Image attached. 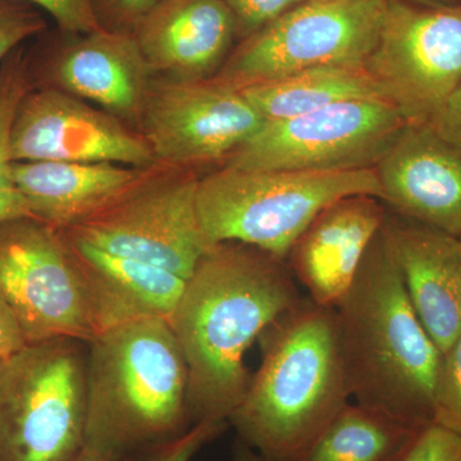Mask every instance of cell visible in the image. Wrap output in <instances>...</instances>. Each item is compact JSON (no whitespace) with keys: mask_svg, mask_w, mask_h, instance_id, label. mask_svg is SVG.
Segmentation results:
<instances>
[{"mask_svg":"<svg viewBox=\"0 0 461 461\" xmlns=\"http://www.w3.org/2000/svg\"><path fill=\"white\" fill-rule=\"evenodd\" d=\"M303 297L286 260L239 242L208 249L169 321L189 372L193 426L229 423L250 382L249 348Z\"/></svg>","mask_w":461,"mask_h":461,"instance_id":"cell-1","label":"cell"},{"mask_svg":"<svg viewBox=\"0 0 461 461\" xmlns=\"http://www.w3.org/2000/svg\"><path fill=\"white\" fill-rule=\"evenodd\" d=\"M333 309L351 399L414 429L432 423L444 354L412 308L384 224Z\"/></svg>","mask_w":461,"mask_h":461,"instance_id":"cell-2","label":"cell"},{"mask_svg":"<svg viewBox=\"0 0 461 461\" xmlns=\"http://www.w3.org/2000/svg\"><path fill=\"white\" fill-rule=\"evenodd\" d=\"M262 363L229 423L268 461H299L351 399L335 309L309 297L260 338Z\"/></svg>","mask_w":461,"mask_h":461,"instance_id":"cell-3","label":"cell"},{"mask_svg":"<svg viewBox=\"0 0 461 461\" xmlns=\"http://www.w3.org/2000/svg\"><path fill=\"white\" fill-rule=\"evenodd\" d=\"M191 426L189 372L168 321H131L91 339L86 446L130 459Z\"/></svg>","mask_w":461,"mask_h":461,"instance_id":"cell-4","label":"cell"},{"mask_svg":"<svg viewBox=\"0 0 461 461\" xmlns=\"http://www.w3.org/2000/svg\"><path fill=\"white\" fill-rule=\"evenodd\" d=\"M355 195L381 198L375 168L315 172L221 166L200 176L196 211L211 247L239 242L287 260L321 212Z\"/></svg>","mask_w":461,"mask_h":461,"instance_id":"cell-5","label":"cell"},{"mask_svg":"<svg viewBox=\"0 0 461 461\" xmlns=\"http://www.w3.org/2000/svg\"><path fill=\"white\" fill-rule=\"evenodd\" d=\"M87 344L26 345L0 369V461H74L86 445Z\"/></svg>","mask_w":461,"mask_h":461,"instance_id":"cell-6","label":"cell"},{"mask_svg":"<svg viewBox=\"0 0 461 461\" xmlns=\"http://www.w3.org/2000/svg\"><path fill=\"white\" fill-rule=\"evenodd\" d=\"M202 175L195 169L156 163L144 168L113 202L62 232L189 280L211 248L196 211Z\"/></svg>","mask_w":461,"mask_h":461,"instance_id":"cell-7","label":"cell"},{"mask_svg":"<svg viewBox=\"0 0 461 461\" xmlns=\"http://www.w3.org/2000/svg\"><path fill=\"white\" fill-rule=\"evenodd\" d=\"M387 0L304 2L235 45L213 80L236 90L321 66L364 67Z\"/></svg>","mask_w":461,"mask_h":461,"instance_id":"cell-8","label":"cell"},{"mask_svg":"<svg viewBox=\"0 0 461 461\" xmlns=\"http://www.w3.org/2000/svg\"><path fill=\"white\" fill-rule=\"evenodd\" d=\"M406 124L387 100H346L299 117L266 121L222 166L315 172L375 168Z\"/></svg>","mask_w":461,"mask_h":461,"instance_id":"cell-9","label":"cell"},{"mask_svg":"<svg viewBox=\"0 0 461 461\" xmlns=\"http://www.w3.org/2000/svg\"><path fill=\"white\" fill-rule=\"evenodd\" d=\"M0 294L27 345L95 338L84 280L65 238L36 218L0 223Z\"/></svg>","mask_w":461,"mask_h":461,"instance_id":"cell-10","label":"cell"},{"mask_svg":"<svg viewBox=\"0 0 461 461\" xmlns=\"http://www.w3.org/2000/svg\"><path fill=\"white\" fill-rule=\"evenodd\" d=\"M364 69L406 122H429L461 84V7L387 0Z\"/></svg>","mask_w":461,"mask_h":461,"instance_id":"cell-11","label":"cell"},{"mask_svg":"<svg viewBox=\"0 0 461 461\" xmlns=\"http://www.w3.org/2000/svg\"><path fill=\"white\" fill-rule=\"evenodd\" d=\"M266 120L242 91L211 80L153 76L138 131L157 163L195 169L222 166Z\"/></svg>","mask_w":461,"mask_h":461,"instance_id":"cell-12","label":"cell"},{"mask_svg":"<svg viewBox=\"0 0 461 461\" xmlns=\"http://www.w3.org/2000/svg\"><path fill=\"white\" fill-rule=\"evenodd\" d=\"M36 38V44L26 50L32 89L83 99L138 131L153 74L133 36L56 29Z\"/></svg>","mask_w":461,"mask_h":461,"instance_id":"cell-13","label":"cell"},{"mask_svg":"<svg viewBox=\"0 0 461 461\" xmlns=\"http://www.w3.org/2000/svg\"><path fill=\"white\" fill-rule=\"evenodd\" d=\"M9 148L14 162H108L136 168L157 163L140 132L102 108L51 89H32L21 100Z\"/></svg>","mask_w":461,"mask_h":461,"instance_id":"cell-14","label":"cell"},{"mask_svg":"<svg viewBox=\"0 0 461 461\" xmlns=\"http://www.w3.org/2000/svg\"><path fill=\"white\" fill-rule=\"evenodd\" d=\"M375 171L387 211L461 238V148L408 123Z\"/></svg>","mask_w":461,"mask_h":461,"instance_id":"cell-15","label":"cell"},{"mask_svg":"<svg viewBox=\"0 0 461 461\" xmlns=\"http://www.w3.org/2000/svg\"><path fill=\"white\" fill-rule=\"evenodd\" d=\"M384 230L412 308L444 354L461 333V238L390 211Z\"/></svg>","mask_w":461,"mask_h":461,"instance_id":"cell-16","label":"cell"},{"mask_svg":"<svg viewBox=\"0 0 461 461\" xmlns=\"http://www.w3.org/2000/svg\"><path fill=\"white\" fill-rule=\"evenodd\" d=\"M386 211L375 196H348L327 206L300 236L286 262L315 304L335 308L348 293Z\"/></svg>","mask_w":461,"mask_h":461,"instance_id":"cell-17","label":"cell"},{"mask_svg":"<svg viewBox=\"0 0 461 461\" xmlns=\"http://www.w3.org/2000/svg\"><path fill=\"white\" fill-rule=\"evenodd\" d=\"M153 76L211 80L238 44L222 0H166L133 35Z\"/></svg>","mask_w":461,"mask_h":461,"instance_id":"cell-18","label":"cell"},{"mask_svg":"<svg viewBox=\"0 0 461 461\" xmlns=\"http://www.w3.org/2000/svg\"><path fill=\"white\" fill-rule=\"evenodd\" d=\"M62 235L84 280L95 336L149 318L171 321L187 280Z\"/></svg>","mask_w":461,"mask_h":461,"instance_id":"cell-19","label":"cell"},{"mask_svg":"<svg viewBox=\"0 0 461 461\" xmlns=\"http://www.w3.org/2000/svg\"><path fill=\"white\" fill-rule=\"evenodd\" d=\"M12 169L32 217L59 230L80 223L113 202L144 171L108 162L47 160L14 162Z\"/></svg>","mask_w":461,"mask_h":461,"instance_id":"cell-20","label":"cell"},{"mask_svg":"<svg viewBox=\"0 0 461 461\" xmlns=\"http://www.w3.org/2000/svg\"><path fill=\"white\" fill-rule=\"evenodd\" d=\"M242 91L266 121H281L357 99H384L364 67L321 66Z\"/></svg>","mask_w":461,"mask_h":461,"instance_id":"cell-21","label":"cell"},{"mask_svg":"<svg viewBox=\"0 0 461 461\" xmlns=\"http://www.w3.org/2000/svg\"><path fill=\"white\" fill-rule=\"evenodd\" d=\"M420 429L348 402L299 461H399Z\"/></svg>","mask_w":461,"mask_h":461,"instance_id":"cell-22","label":"cell"},{"mask_svg":"<svg viewBox=\"0 0 461 461\" xmlns=\"http://www.w3.org/2000/svg\"><path fill=\"white\" fill-rule=\"evenodd\" d=\"M23 47L12 51L0 66V223L32 217L17 189L11 158V129L21 100L32 89ZM33 218V217H32Z\"/></svg>","mask_w":461,"mask_h":461,"instance_id":"cell-23","label":"cell"},{"mask_svg":"<svg viewBox=\"0 0 461 461\" xmlns=\"http://www.w3.org/2000/svg\"><path fill=\"white\" fill-rule=\"evenodd\" d=\"M433 421L461 435V333L442 355Z\"/></svg>","mask_w":461,"mask_h":461,"instance_id":"cell-24","label":"cell"},{"mask_svg":"<svg viewBox=\"0 0 461 461\" xmlns=\"http://www.w3.org/2000/svg\"><path fill=\"white\" fill-rule=\"evenodd\" d=\"M48 30L41 9L23 0H0V66L27 39Z\"/></svg>","mask_w":461,"mask_h":461,"instance_id":"cell-25","label":"cell"},{"mask_svg":"<svg viewBox=\"0 0 461 461\" xmlns=\"http://www.w3.org/2000/svg\"><path fill=\"white\" fill-rule=\"evenodd\" d=\"M166 0H87L100 30L133 36L136 30Z\"/></svg>","mask_w":461,"mask_h":461,"instance_id":"cell-26","label":"cell"},{"mask_svg":"<svg viewBox=\"0 0 461 461\" xmlns=\"http://www.w3.org/2000/svg\"><path fill=\"white\" fill-rule=\"evenodd\" d=\"M235 21L238 42L275 23L306 0H222Z\"/></svg>","mask_w":461,"mask_h":461,"instance_id":"cell-27","label":"cell"},{"mask_svg":"<svg viewBox=\"0 0 461 461\" xmlns=\"http://www.w3.org/2000/svg\"><path fill=\"white\" fill-rule=\"evenodd\" d=\"M399 461H461V435L442 424H427Z\"/></svg>","mask_w":461,"mask_h":461,"instance_id":"cell-28","label":"cell"},{"mask_svg":"<svg viewBox=\"0 0 461 461\" xmlns=\"http://www.w3.org/2000/svg\"><path fill=\"white\" fill-rule=\"evenodd\" d=\"M230 424L226 421H202L194 424L184 435L149 451L145 461H191L203 446L222 435Z\"/></svg>","mask_w":461,"mask_h":461,"instance_id":"cell-29","label":"cell"},{"mask_svg":"<svg viewBox=\"0 0 461 461\" xmlns=\"http://www.w3.org/2000/svg\"><path fill=\"white\" fill-rule=\"evenodd\" d=\"M33 7L47 12L57 29L68 32H98L100 27L87 0H23Z\"/></svg>","mask_w":461,"mask_h":461,"instance_id":"cell-30","label":"cell"},{"mask_svg":"<svg viewBox=\"0 0 461 461\" xmlns=\"http://www.w3.org/2000/svg\"><path fill=\"white\" fill-rule=\"evenodd\" d=\"M427 124L446 140L461 148V84Z\"/></svg>","mask_w":461,"mask_h":461,"instance_id":"cell-31","label":"cell"},{"mask_svg":"<svg viewBox=\"0 0 461 461\" xmlns=\"http://www.w3.org/2000/svg\"><path fill=\"white\" fill-rule=\"evenodd\" d=\"M26 345L25 336L14 312L0 294V357L8 359L12 355L23 350Z\"/></svg>","mask_w":461,"mask_h":461,"instance_id":"cell-32","label":"cell"},{"mask_svg":"<svg viewBox=\"0 0 461 461\" xmlns=\"http://www.w3.org/2000/svg\"><path fill=\"white\" fill-rule=\"evenodd\" d=\"M74 461H130V459L85 445L83 451L76 456Z\"/></svg>","mask_w":461,"mask_h":461,"instance_id":"cell-33","label":"cell"},{"mask_svg":"<svg viewBox=\"0 0 461 461\" xmlns=\"http://www.w3.org/2000/svg\"><path fill=\"white\" fill-rule=\"evenodd\" d=\"M230 461H268L264 459L262 455L258 454L256 450L249 447L247 444L236 439L235 446H233L232 457Z\"/></svg>","mask_w":461,"mask_h":461,"instance_id":"cell-34","label":"cell"},{"mask_svg":"<svg viewBox=\"0 0 461 461\" xmlns=\"http://www.w3.org/2000/svg\"><path fill=\"white\" fill-rule=\"evenodd\" d=\"M414 5L432 8H455L461 7V0H406Z\"/></svg>","mask_w":461,"mask_h":461,"instance_id":"cell-35","label":"cell"},{"mask_svg":"<svg viewBox=\"0 0 461 461\" xmlns=\"http://www.w3.org/2000/svg\"><path fill=\"white\" fill-rule=\"evenodd\" d=\"M306 2L330 3V2H339V0H306Z\"/></svg>","mask_w":461,"mask_h":461,"instance_id":"cell-36","label":"cell"},{"mask_svg":"<svg viewBox=\"0 0 461 461\" xmlns=\"http://www.w3.org/2000/svg\"><path fill=\"white\" fill-rule=\"evenodd\" d=\"M5 359H3V357H0V369H2L3 363H5Z\"/></svg>","mask_w":461,"mask_h":461,"instance_id":"cell-37","label":"cell"}]
</instances>
